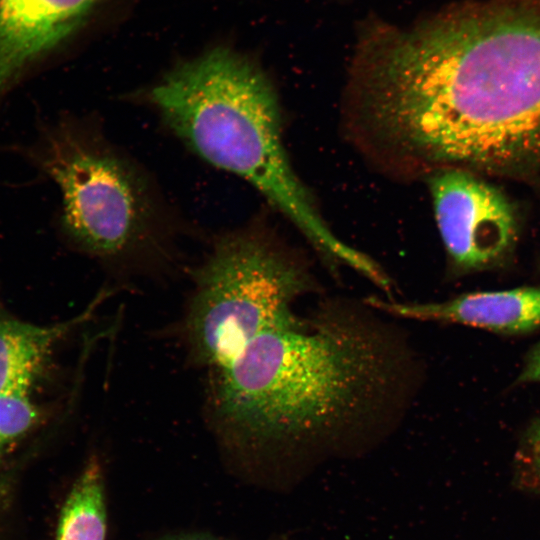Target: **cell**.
<instances>
[{
	"label": "cell",
	"mask_w": 540,
	"mask_h": 540,
	"mask_svg": "<svg viewBox=\"0 0 540 540\" xmlns=\"http://www.w3.org/2000/svg\"><path fill=\"white\" fill-rule=\"evenodd\" d=\"M348 132L412 179L445 167L540 165V0L453 4L408 25L357 28Z\"/></svg>",
	"instance_id": "6da1fadb"
},
{
	"label": "cell",
	"mask_w": 540,
	"mask_h": 540,
	"mask_svg": "<svg viewBox=\"0 0 540 540\" xmlns=\"http://www.w3.org/2000/svg\"><path fill=\"white\" fill-rule=\"evenodd\" d=\"M405 362L380 328L322 313L262 332L209 371L206 412L235 444L327 435L384 412L405 380Z\"/></svg>",
	"instance_id": "7a4b0ae2"
},
{
	"label": "cell",
	"mask_w": 540,
	"mask_h": 540,
	"mask_svg": "<svg viewBox=\"0 0 540 540\" xmlns=\"http://www.w3.org/2000/svg\"><path fill=\"white\" fill-rule=\"evenodd\" d=\"M146 94L174 135L209 164L248 181L318 252L352 269L364 264V253L331 231L293 170L275 89L255 62L214 48L179 63Z\"/></svg>",
	"instance_id": "3957f363"
},
{
	"label": "cell",
	"mask_w": 540,
	"mask_h": 540,
	"mask_svg": "<svg viewBox=\"0 0 540 540\" xmlns=\"http://www.w3.org/2000/svg\"><path fill=\"white\" fill-rule=\"evenodd\" d=\"M36 160L57 185L61 226L94 260L120 269L167 262L176 222L147 172L98 125L67 119L47 129Z\"/></svg>",
	"instance_id": "277c9868"
},
{
	"label": "cell",
	"mask_w": 540,
	"mask_h": 540,
	"mask_svg": "<svg viewBox=\"0 0 540 540\" xmlns=\"http://www.w3.org/2000/svg\"><path fill=\"white\" fill-rule=\"evenodd\" d=\"M192 279L183 340L188 359L209 371L262 332L298 323L293 303L310 284L300 263L252 226L215 237Z\"/></svg>",
	"instance_id": "5b68a950"
},
{
	"label": "cell",
	"mask_w": 540,
	"mask_h": 540,
	"mask_svg": "<svg viewBox=\"0 0 540 540\" xmlns=\"http://www.w3.org/2000/svg\"><path fill=\"white\" fill-rule=\"evenodd\" d=\"M427 180L437 228L454 268L482 269L507 254L516 239L517 219L499 189L460 167L435 170Z\"/></svg>",
	"instance_id": "8992f818"
},
{
	"label": "cell",
	"mask_w": 540,
	"mask_h": 540,
	"mask_svg": "<svg viewBox=\"0 0 540 540\" xmlns=\"http://www.w3.org/2000/svg\"><path fill=\"white\" fill-rule=\"evenodd\" d=\"M100 0H0V96L66 41Z\"/></svg>",
	"instance_id": "52a82bcc"
},
{
	"label": "cell",
	"mask_w": 540,
	"mask_h": 540,
	"mask_svg": "<svg viewBox=\"0 0 540 540\" xmlns=\"http://www.w3.org/2000/svg\"><path fill=\"white\" fill-rule=\"evenodd\" d=\"M365 304L403 319L462 324L499 333H525L540 327V287L473 292L424 303L371 296Z\"/></svg>",
	"instance_id": "ba28073f"
},
{
	"label": "cell",
	"mask_w": 540,
	"mask_h": 540,
	"mask_svg": "<svg viewBox=\"0 0 540 540\" xmlns=\"http://www.w3.org/2000/svg\"><path fill=\"white\" fill-rule=\"evenodd\" d=\"M107 295L109 291L101 292L85 311L53 325L25 322L0 308V395L29 394L53 348L85 322Z\"/></svg>",
	"instance_id": "9c48e42d"
},
{
	"label": "cell",
	"mask_w": 540,
	"mask_h": 540,
	"mask_svg": "<svg viewBox=\"0 0 540 540\" xmlns=\"http://www.w3.org/2000/svg\"><path fill=\"white\" fill-rule=\"evenodd\" d=\"M106 509L100 465L86 464L62 507L56 540H104Z\"/></svg>",
	"instance_id": "30bf717a"
},
{
	"label": "cell",
	"mask_w": 540,
	"mask_h": 540,
	"mask_svg": "<svg viewBox=\"0 0 540 540\" xmlns=\"http://www.w3.org/2000/svg\"><path fill=\"white\" fill-rule=\"evenodd\" d=\"M43 412L29 394L0 395V464L41 421Z\"/></svg>",
	"instance_id": "8fae6325"
},
{
	"label": "cell",
	"mask_w": 540,
	"mask_h": 540,
	"mask_svg": "<svg viewBox=\"0 0 540 540\" xmlns=\"http://www.w3.org/2000/svg\"><path fill=\"white\" fill-rule=\"evenodd\" d=\"M526 444L530 469L540 481V420L529 430Z\"/></svg>",
	"instance_id": "7c38bea8"
},
{
	"label": "cell",
	"mask_w": 540,
	"mask_h": 540,
	"mask_svg": "<svg viewBox=\"0 0 540 540\" xmlns=\"http://www.w3.org/2000/svg\"><path fill=\"white\" fill-rule=\"evenodd\" d=\"M519 382H540V343L527 357L525 366L518 378Z\"/></svg>",
	"instance_id": "4fadbf2b"
},
{
	"label": "cell",
	"mask_w": 540,
	"mask_h": 540,
	"mask_svg": "<svg viewBox=\"0 0 540 540\" xmlns=\"http://www.w3.org/2000/svg\"><path fill=\"white\" fill-rule=\"evenodd\" d=\"M13 488V476L8 474L0 475V528L4 515L10 504Z\"/></svg>",
	"instance_id": "5bb4252c"
},
{
	"label": "cell",
	"mask_w": 540,
	"mask_h": 540,
	"mask_svg": "<svg viewBox=\"0 0 540 540\" xmlns=\"http://www.w3.org/2000/svg\"><path fill=\"white\" fill-rule=\"evenodd\" d=\"M182 540H210V539H198V538H194V539H182Z\"/></svg>",
	"instance_id": "9a60e30c"
}]
</instances>
